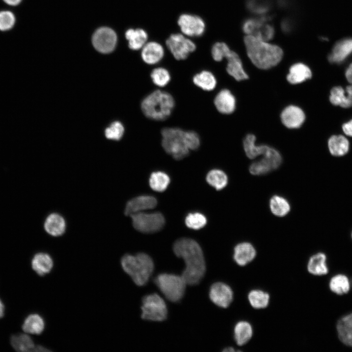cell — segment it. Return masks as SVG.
Segmentation results:
<instances>
[{"instance_id":"cell-1","label":"cell","mask_w":352,"mask_h":352,"mask_svg":"<svg viewBox=\"0 0 352 352\" xmlns=\"http://www.w3.org/2000/svg\"><path fill=\"white\" fill-rule=\"evenodd\" d=\"M175 255L183 259L185 268L181 276L187 285H196L203 277L206 270L202 250L195 240L189 238L177 240L174 244Z\"/></svg>"},{"instance_id":"cell-2","label":"cell","mask_w":352,"mask_h":352,"mask_svg":"<svg viewBox=\"0 0 352 352\" xmlns=\"http://www.w3.org/2000/svg\"><path fill=\"white\" fill-rule=\"evenodd\" d=\"M161 134L163 149L176 160L187 156L190 150H196L200 144L199 136L194 131L168 127L164 128Z\"/></svg>"},{"instance_id":"cell-3","label":"cell","mask_w":352,"mask_h":352,"mask_svg":"<svg viewBox=\"0 0 352 352\" xmlns=\"http://www.w3.org/2000/svg\"><path fill=\"white\" fill-rule=\"evenodd\" d=\"M243 41L248 58L260 69L275 66L283 58V50L277 45L250 35H245Z\"/></svg>"},{"instance_id":"cell-4","label":"cell","mask_w":352,"mask_h":352,"mask_svg":"<svg viewBox=\"0 0 352 352\" xmlns=\"http://www.w3.org/2000/svg\"><path fill=\"white\" fill-rule=\"evenodd\" d=\"M175 106L172 95L167 91L155 90L142 100L141 108L147 118L155 121H163L171 114Z\"/></svg>"},{"instance_id":"cell-5","label":"cell","mask_w":352,"mask_h":352,"mask_svg":"<svg viewBox=\"0 0 352 352\" xmlns=\"http://www.w3.org/2000/svg\"><path fill=\"white\" fill-rule=\"evenodd\" d=\"M121 264L124 271L138 286H144L148 282L154 269L152 259L144 253L135 255L125 254L121 258Z\"/></svg>"},{"instance_id":"cell-6","label":"cell","mask_w":352,"mask_h":352,"mask_svg":"<svg viewBox=\"0 0 352 352\" xmlns=\"http://www.w3.org/2000/svg\"><path fill=\"white\" fill-rule=\"evenodd\" d=\"M154 282L166 299L173 302L181 300L187 285L181 275L169 273L158 275Z\"/></svg>"},{"instance_id":"cell-7","label":"cell","mask_w":352,"mask_h":352,"mask_svg":"<svg viewBox=\"0 0 352 352\" xmlns=\"http://www.w3.org/2000/svg\"><path fill=\"white\" fill-rule=\"evenodd\" d=\"M141 317L145 320L162 321L167 317V308L163 299L156 293L144 296L142 301Z\"/></svg>"},{"instance_id":"cell-8","label":"cell","mask_w":352,"mask_h":352,"mask_svg":"<svg viewBox=\"0 0 352 352\" xmlns=\"http://www.w3.org/2000/svg\"><path fill=\"white\" fill-rule=\"evenodd\" d=\"M134 228L144 233H152L160 230L165 224L163 215L159 212L147 213L143 212L130 216Z\"/></svg>"},{"instance_id":"cell-9","label":"cell","mask_w":352,"mask_h":352,"mask_svg":"<svg viewBox=\"0 0 352 352\" xmlns=\"http://www.w3.org/2000/svg\"><path fill=\"white\" fill-rule=\"evenodd\" d=\"M165 44L177 60H184L196 49L195 43L182 33H174L166 40Z\"/></svg>"},{"instance_id":"cell-10","label":"cell","mask_w":352,"mask_h":352,"mask_svg":"<svg viewBox=\"0 0 352 352\" xmlns=\"http://www.w3.org/2000/svg\"><path fill=\"white\" fill-rule=\"evenodd\" d=\"M268 19L265 16L247 19L242 24V30L246 35L268 41L273 38L275 32Z\"/></svg>"},{"instance_id":"cell-11","label":"cell","mask_w":352,"mask_h":352,"mask_svg":"<svg viewBox=\"0 0 352 352\" xmlns=\"http://www.w3.org/2000/svg\"><path fill=\"white\" fill-rule=\"evenodd\" d=\"M177 24L181 33L189 37L202 36L206 28L205 22L202 18L189 13L181 14L177 19Z\"/></svg>"},{"instance_id":"cell-12","label":"cell","mask_w":352,"mask_h":352,"mask_svg":"<svg viewBox=\"0 0 352 352\" xmlns=\"http://www.w3.org/2000/svg\"><path fill=\"white\" fill-rule=\"evenodd\" d=\"M92 44L95 49L103 53L112 51L117 43V36L115 32L108 27H101L94 33Z\"/></svg>"},{"instance_id":"cell-13","label":"cell","mask_w":352,"mask_h":352,"mask_svg":"<svg viewBox=\"0 0 352 352\" xmlns=\"http://www.w3.org/2000/svg\"><path fill=\"white\" fill-rule=\"evenodd\" d=\"M209 297L215 305L226 308L233 300V294L229 286L222 282H217L211 286Z\"/></svg>"},{"instance_id":"cell-14","label":"cell","mask_w":352,"mask_h":352,"mask_svg":"<svg viewBox=\"0 0 352 352\" xmlns=\"http://www.w3.org/2000/svg\"><path fill=\"white\" fill-rule=\"evenodd\" d=\"M165 51L161 44L156 41L147 42L141 48V57L143 61L149 65H154L163 58Z\"/></svg>"},{"instance_id":"cell-15","label":"cell","mask_w":352,"mask_h":352,"mask_svg":"<svg viewBox=\"0 0 352 352\" xmlns=\"http://www.w3.org/2000/svg\"><path fill=\"white\" fill-rule=\"evenodd\" d=\"M157 205L155 198L151 196L143 195L135 197L130 200L126 205L125 214L127 216L151 209Z\"/></svg>"},{"instance_id":"cell-16","label":"cell","mask_w":352,"mask_h":352,"mask_svg":"<svg viewBox=\"0 0 352 352\" xmlns=\"http://www.w3.org/2000/svg\"><path fill=\"white\" fill-rule=\"evenodd\" d=\"M281 118L283 124L290 129L299 128L305 119L304 112L300 108L289 106L282 111Z\"/></svg>"},{"instance_id":"cell-17","label":"cell","mask_w":352,"mask_h":352,"mask_svg":"<svg viewBox=\"0 0 352 352\" xmlns=\"http://www.w3.org/2000/svg\"><path fill=\"white\" fill-rule=\"evenodd\" d=\"M214 103L218 111L222 114H230L235 110V98L227 89H222L216 95Z\"/></svg>"},{"instance_id":"cell-18","label":"cell","mask_w":352,"mask_h":352,"mask_svg":"<svg viewBox=\"0 0 352 352\" xmlns=\"http://www.w3.org/2000/svg\"><path fill=\"white\" fill-rule=\"evenodd\" d=\"M225 59L227 61L226 71L230 75L238 81L248 78L237 53L231 50Z\"/></svg>"},{"instance_id":"cell-19","label":"cell","mask_w":352,"mask_h":352,"mask_svg":"<svg viewBox=\"0 0 352 352\" xmlns=\"http://www.w3.org/2000/svg\"><path fill=\"white\" fill-rule=\"evenodd\" d=\"M44 228L45 231L52 236H60L66 231L65 220L58 213H51L46 217L44 221Z\"/></svg>"},{"instance_id":"cell-20","label":"cell","mask_w":352,"mask_h":352,"mask_svg":"<svg viewBox=\"0 0 352 352\" xmlns=\"http://www.w3.org/2000/svg\"><path fill=\"white\" fill-rule=\"evenodd\" d=\"M256 255L254 246L249 242H243L235 247L233 258L238 265L244 266L251 262Z\"/></svg>"},{"instance_id":"cell-21","label":"cell","mask_w":352,"mask_h":352,"mask_svg":"<svg viewBox=\"0 0 352 352\" xmlns=\"http://www.w3.org/2000/svg\"><path fill=\"white\" fill-rule=\"evenodd\" d=\"M336 330L339 340L345 345L352 347V313L339 319Z\"/></svg>"},{"instance_id":"cell-22","label":"cell","mask_w":352,"mask_h":352,"mask_svg":"<svg viewBox=\"0 0 352 352\" xmlns=\"http://www.w3.org/2000/svg\"><path fill=\"white\" fill-rule=\"evenodd\" d=\"M32 269L40 276L49 273L53 267V261L50 255L40 252L36 254L31 261Z\"/></svg>"},{"instance_id":"cell-23","label":"cell","mask_w":352,"mask_h":352,"mask_svg":"<svg viewBox=\"0 0 352 352\" xmlns=\"http://www.w3.org/2000/svg\"><path fill=\"white\" fill-rule=\"evenodd\" d=\"M352 53V39H345L337 42L329 57L330 62L340 63Z\"/></svg>"},{"instance_id":"cell-24","label":"cell","mask_w":352,"mask_h":352,"mask_svg":"<svg viewBox=\"0 0 352 352\" xmlns=\"http://www.w3.org/2000/svg\"><path fill=\"white\" fill-rule=\"evenodd\" d=\"M125 37L129 48L133 50L141 49L148 39L147 32L140 28L129 29L125 33Z\"/></svg>"},{"instance_id":"cell-25","label":"cell","mask_w":352,"mask_h":352,"mask_svg":"<svg viewBox=\"0 0 352 352\" xmlns=\"http://www.w3.org/2000/svg\"><path fill=\"white\" fill-rule=\"evenodd\" d=\"M311 75L309 68L306 65L300 63L295 64L290 67L286 78L290 83L297 84L310 78Z\"/></svg>"},{"instance_id":"cell-26","label":"cell","mask_w":352,"mask_h":352,"mask_svg":"<svg viewBox=\"0 0 352 352\" xmlns=\"http://www.w3.org/2000/svg\"><path fill=\"white\" fill-rule=\"evenodd\" d=\"M327 257L325 253H317L312 255L308 264V271L314 275L321 276L328 273L329 269L326 264Z\"/></svg>"},{"instance_id":"cell-27","label":"cell","mask_w":352,"mask_h":352,"mask_svg":"<svg viewBox=\"0 0 352 352\" xmlns=\"http://www.w3.org/2000/svg\"><path fill=\"white\" fill-rule=\"evenodd\" d=\"M193 82L201 89L210 91L216 87L217 80L214 75L210 71L203 70L196 73L193 77Z\"/></svg>"},{"instance_id":"cell-28","label":"cell","mask_w":352,"mask_h":352,"mask_svg":"<svg viewBox=\"0 0 352 352\" xmlns=\"http://www.w3.org/2000/svg\"><path fill=\"white\" fill-rule=\"evenodd\" d=\"M256 137L252 134H247L243 141V146L246 156L250 159L263 155L269 146L265 145H256Z\"/></svg>"},{"instance_id":"cell-29","label":"cell","mask_w":352,"mask_h":352,"mask_svg":"<svg viewBox=\"0 0 352 352\" xmlns=\"http://www.w3.org/2000/svg\"><path fill=\"white\" fill-rule=\"evenodd\" d=\"M44 320L39 314H31L24 320L22 326V330L26 333L39 335L44 329Z\"/></svg>"},{"instance_id":"cell-30","label":"cell","mask_w":352,"mask_h":352,"mask_svg":"<svg viewBox=\"0 0 352 352\" xmlns=\"http://www.w3.org/2000/svg\"><path fill=\"white\" fill-rule=\"evenodd\" d=\"M329 150L331 155L342 156L348 153L349 150L348 140L343 135H333L328 141Z\"/></svg>"},{"instance_id":"cell-31","label":"cell","mask_w":352,"mask_h":352,"mask_svg":"<svg viewBox=\"0 0 352 352\" xmlns=\"http://www.w3.org/2000/svg\"><path fill=\"white\" fill-rule=\"evenodd\" d=\"M10 342L12 347L18 352H34L36 347L32 338L26 334L12 335Z\"/></svg>"},{"instance_id":"cell-32","label":"cell","mask_w":352,"mask_h":352,"mask_svg":"<svg viewBox=\"0 0 352 352\" xmlns=\"http://www.w3.org/2000/svg\"><path fill=\"white\" fill-rule=\"evenodd\" d=\"M253 330L251 325L246 321L239 322L234 328V337L237 344L242 346L251 338Z\"/></svg>"},{"instance_id":"cell-33","label":"cell","mask_w":352,"mask_h":352,"mask_svg":"<svg viewBox=\"0 0 352 352\" xmlns=\"http://www.w3.org/2000/svg\"><path fill=\"white\" fill-rule=\"evenodd\" d=\"M329 287L330 290L339 295L347 293L350 289V283L347 276L339 274L333 276L330 280Z\"/></svg>"},{"instance_id":"cell-34","label":"cell","mask_w":352,"mask_h":352,"mask_svg":"<svg viewBox=\"0 0 352 352\" xmlns=\"http://www.w3.org/2000/svg\"><path fill=\"white\" fill-rule=\"evenodd\" d=\"M269 206L273 214L280 217L286 215L290 210L288 201L278 195H274L270 198Z\"/></svg>"},{"instance_id":"cell-35","label":"cell","mask_w":352,"mask_h":352,"mask_svg":"<svg viewBox=\"0 0 352 352\" xmlns=\"http://www.w3.org/2000/svg\"><path fill=\"white\" fill-rule=\"evenodd\" d=\"M206 181L209 185L217 190H220L226 187L228 178L226 174L219 169H214L207 174Z\"/></svg>"},{"instance_id":"cell-36","label":"cell","mask_w":352,"mask_h":352,"mask_svg":"<svg viewBox=\"0 0 352 352\" xmlns=\"http://www.w3.org/2000/svg\"><path fill=\"white\" fill-rule=\"evenodd\" d=\"M170 183V178L162 172L153 173L150 176L149 184L151 188L157 192H163L167 188Z\"/></svg>"},{"instance_id":"cell-37","label":"cell","mask_w":352,"mask_h":352,"mask_svg":"<svg viewBox=\"0 0 352 352\" xmlns=\"http://www.w3.org/2000/svg\"><path fill=\"white\" fill-rule=\"evenodd\" d=\"M250 305L255 308H266L269 301V295L261 290H252L248 295Z\"/></svg>"},{"instance_id":"cell-38","label":"cell","mask_w":352,"mask_h":352,"mask_svg":"<svg viewBox=\"0 0 352 352\" xmlns=\"http://www.w3.org/2000/svg\"><path fill=\"white\" fill-rule=\"evenodd\" d=\"M150 77L153 83L160 88L167 86L171 79L169 71L163 67H157L153 69L151 72Z\"/></svg>"},{"instance_id":"cell-39","label":"cell","mask_w":352,"mask_h":352,"mask_svg":"<svg viewBox=\"0 0 352 352\" xmlns=\"http://www.w3.org/2000/svg\"><path fill=\"white\" fill-rule=\"evenodd\" d=\"M330 100L334 105L340 106L343 108H349L352 106L346 91L341 87L332 88L330 91Z\"/></svg>"},{"instance_id":"cell-40","label":"cell","mask_w":352,"mask_h":352,"mask_svg":"<svg viewBox=\"0 0 352 352\" xmlns=\"http://www.w3.org/2000/svg\"><path fill=\"white\" fill-rule=\"evenodd\" d=\"M249 169L250 173L255 176L264 175L274 170L271 162L264 157L253 162Z\"/></svg>"},{"instance_id":"cell-41","label":"cell","mask_w":352,"mask_h":352,"mask_svg":"<svg viewBox=\"0 0 352 352\" xmlns=\"http://www.w3.org/2000/svg\"><path fill=\"white\" fill-rule=\"evenodd\" d=\"M206 222L205 217L199 213H190L185 219L187 226L193 229H200L205 225Z\"/></svg>"},{"instance_id":"cell-42","label":"cell","mask_w":352,"mask_h":352,"mask_svg":"<svg viewBox=\"0 0 352 352\" xmlns=\"http://www.w3.org/2000/svg\"><path fill=\"white\" fill-rule=\"evenodd\" d=\"M231 49L226 44L223 42L215 43L211 48V55L216 62H220L230 51Z\"/></svg>"},{"instance_id":"cell-43","label":"cell","mask_w":352,"mask_h":352,"mask_svg":"<svg viewBox=\"0 0 352 352\" xmlns=\"http://www.w3.org/2000/svg\"><path fill=\"white\" fill-rule=\"evenodd\" d=\"M124 132V128L121 123L116 121L105 130V135L110 139L115 140H120Z\"/></svg>"},{"instance_id":"cell-44","label":"cell","mask_w":352,"mask_h":352,"mask_svg":"<svg viewBox=\"0 0 352 352\" xmlns=\"http://www.w3.org/2000/svg\"><path fill=\"white\" fill-rule=\"evenodd\" d=\"M15 22L14 15L9 11L0 12V30L7 31L11 29Z\"/></svg>"},{"instance_id":"cell-45","label":"cell","mask_w":352,"mask_h":352,"mask_svg":"<svg viewBox=\"0 0 352 352\" xmlns=\"http://www.w3.org/2000/svg\"><path fill=\"white\" fill-rule=\"evenodd\" d=\"M342 128L344 133L346 135L352 136V120L345 123L343 125Z\"/></svg>"},{"instance_id":"cell-46","label":"cell","mask_w":352,"mask_h":352,"mask_svg":"<svg viewBox=\"0 0 352 352\" xmlns=\"http://www.w3.org/2000/svg\"><path fill=\"white\" fill-rule=\"evenodd\" d=\"M346 77L347 80L352 84V63L350 65L346 71Z\"/></svg>"},{"instance_id":"cell-47","label":"cell","mask_w":352,"mask_h":352,"mask_svg":"<svg viewBox=\"0 0 352 352\" xmlns=\"http://www.w3.org/2000/svg\"><path fill=\"white\" fill-rule=\"evenodd\" d=\"M346 92L350 103L352 105V85L348 86L346 88Z\"/></svg>"},{"instance_id":"cell-48","label":"cell","mask_w":352,"mask_h":352,"mask_svg":"<svg viewBox=\"0 0 352 352\" xmlns=\"http://www.w3.org/2000/svg\"><path fill=\"white\" fill-rule=\"evenodd\" d=\"M8 5L15 6L19 4L22 0H3Z\"/></svg>"},{"instance_id":"cell-49","label":"cell","mask_w":352,"mask_h":352,"mask_svg":"<svg viewBox=\"0 0 352 352\" xmlns=\"http://www.w3.org/2000/svg\"><path fill=\"white\" fill-rule=\"evenodd\" d=\"M50 350L46 349V348L41 346V345H38L36 346L34 352H50Z\"/></svg>"},{"instance_id":"cell-50","label":"cell","mask_w":352,"mask_h":352,"mask_svg":"<svg viewBox=\"0 0 352 352\" xmlns=\"http://www.w3.org/2000/svg\"><path fill=\"white\" fill-rule=\"evenodd\" d=\"M4 305L0 299V318H2L4 315Z\"/></svg>"},{"instance_id":"cell-51","label":"cell","mask_w":352,"mask_h":352,"mask_svg":"<svg viewBox=\"0 0 352 352\" xmlns=\"http://www.w3.org/2000/svg\"><path fill=\"white\" fill-rule=\"evenodd\" d=\"M223 352H234L235 350L233 348H227L225 349L223 351Z\"/></svg>"},{"instance_id":"cell-52","label":"cell","mask_w":352,"mask_h":352,"mask_svg":"<svg viewBox=\"0 0 352 352\" xmlns=\"http://www.w3.org/2000/svg\"><path fill=\"white\" fill-rule=\"evenodd\" d=\"M351 238H352V233H351Z\"/></svg>"}]
</instances>
